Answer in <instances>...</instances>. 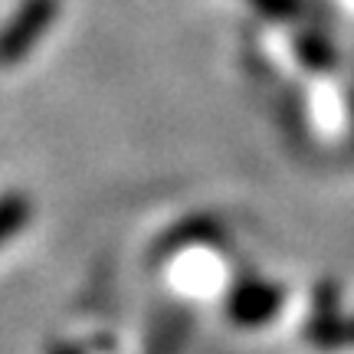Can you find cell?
<instances>
[{
    "label": "cell",
    "instance_id": "cell-1",
    "mask_svg": "<svg viewBox=\"0 0 354 354\" xmlns=\"http://www.w3.org/2000/svg\"><path fill=\"white\" fill-rule=\"evenodd\" d=\"M24 220V203L20 201H7L0 203V240H7V233L17 230V223Z\"/></svg>",
    "mask_w": 354,
    "mask_h": 354
}]
</instances>
